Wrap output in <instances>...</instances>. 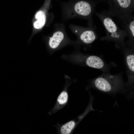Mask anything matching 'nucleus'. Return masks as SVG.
I'll return each mask as SVG.
<instances>
[{
	"mask_svg": "<svg viewBox=\"0 0 134 134\" xmlns=\"http://www.w3.org/2000/svg\"><path fill=\"white\" fill-rule=\"evenodd\" d=\"M75 122L73 121H71L66 123L61 126L60 132L62 134H70L75 127Z\"/></svg>",
	"mask_w": 134,
	"mask_h": 134,
	"instance_id": "9d476101",
	"label": "nucleus"
},
{
	"mask_svg": "<svg viewBox=\"0 0 134 134\" xmlns=\"http://www.w3.org/2000/svg\"><path fill=\"white\" fill-rule=\"evenodd\" d=\"M63 58L68 61L83 66L100 69L106 73L109 71V66L100 57L81 53L63 56Z\"/></svg>",
	"mask_w": 134,
	"mask_h": 134,
	"instance_id": "7ed1b4c3",
	"label": "nucleus"
},
{
	"mask_svg": "<svg viewBox=\"0 0 134 134\" xmlns=\"http://www.w3.org/2000/svg\"><path fill=\"white\" fill-rule=\"evenodd\" d=\"M123 29L126 31L129 40L127 42L128 46L134 48V17L132 15L122 21Z\"/></svg>",
	"mask_w": 134,
	"mask_h": 134,
	"instance_id": "39448f33",
	"label": "nucleus"
},
{
	"mask_svg": "<svg viewBox=\"0 0 134 134\" xmlns=\"http://www.w3.org/2000/svg\"><path fill=\"white\" fill-rule=\"evenodd\" d=\"M95 14L102 23L106 32V36L101 38V40L114 42L117 47L121 48L125 46L124 40L128 36L126 31L120 29L111 16L95 11Z\"/></svg>",
	"mask_w": 134,
	"mask_h": 134,
	"instance_id": "f03ea898",
	"label": "nucleus"
},
{
	"mask_svg": "<svg viewBox=\"0 0 134 134\" xmlns=\"http://www.w3.org/2000/svg\"><path fill=\"white\" fill-rule=\"evenodd\" d=\"M64 38V34L60 31L55 32L52 36L50 37L48 44L51 51L57 49L63 41Z\"/></svg>",
	"mask_w": 134,
	"mask_h": 134,
	"instance_id": "6e6552de",
	"label": "nucleus"
},
{
	"mask_svg": "<svg viewBox=\"0 0 134 134\" xmlns=\"http://www.w3.org/2000/svg\"><path fill=\"white\" fill-rule=\"evenodd\" d=\"M95 29L92 28L86 30H82L80 32L79 38L83 43L87 44H91L97 38V35Z\"/></svg>",
	"mask_w": 134,
	"mask_h": 134,
	"instance_id": "0eeeda50",
	"label": "nucleus"
},
{
	"mask_svg": "<svg viewBox=\"0 0 134 134\" xmlns=\"http://www.w3.org/2000/svg\"><path fill=\"white\" fill-rule=\"evenodd\" d=\"M124 56L126 73L128 81L126 83L127 87L129 88L133 87L134 78V54L133 48L126 46L122 48Z\"/></svg>",
	"mask_w": 134,
	"mask_h": 134,
	"instance_id": "20e7f679",
	"label": "nucleus"
},
{
	"mask_svg": "<svg viewBox=\"0 0 134 134\" xmlns=\"http://www.w3.org/2000/svg\"><path fill=\"white\" fill-rule=\"evenodd\" d=\"M92 84L95 89L107 93L115 94L127 90L121 73L111 75L104 73L94 79Z\"/></svg>",
	"mask_w": 134,
	"mask_h": 134,
	"instance_id": "f257e3e1",
	"label": "nucleus"
},
{
	"mask_svg": "<svg viewBox=\"0 0 134 134\" xmlns=\"http://www.w3.org/2000/svg\"><path fill=\"white\" fill-rule=\"evenodd\" d=\"M36 20L33 23L34 27L36 29H39L44 25L46 20V17L44 12L42 11H38L35 15Z\"/></svg>",
	"mask_w": 134,
	"mask_h": 134,
	"instance_id": "1a4fd4ad",
	"label": "nucleus"
},
{
	"mask_svg": "<svg viewBox=\"0 0 134 134\" xmlns=\"http://www.w3.org/2000/svg\"><path fill=\"white\" fill-rule=\"evenodd\" d=\"M68 94L65 91H62L58 96L57 101L60 105H63L66 103L68 99Z\"/></svg>",
	"mask_w": 134,
	"mask_h": 134,
	"instance_id": "9b49d317",
	"label": "nucleus"
},
{
	"mask_svg": "<svg viewBox=\"0 0 134 134\" xmlns=\"http://www.w3.org/2000/svg\"><path fill=\"white\" fill-rule=\"evenodd\" d=\"M74 10L78 15L85 17L91 16L95 11L89 3L83 1L76 3L74 6Z\"/></svg>",
	"mask_w": 134,
	"mask_h": 134,
	"instance_id": "423d86ee",
	"label": "nucleus"
}]
</instances>
